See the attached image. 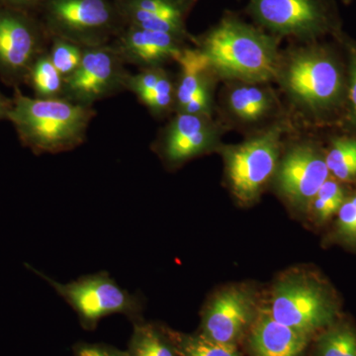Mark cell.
Here are the masks:
<instances>
[{
    "instance_id": "obj_1",
    "label": "cell",
    "mask_w": 356,
    "mask_h": 356,
    "mask_svg": "<svg viewBox=\"0 0 356 356\" xmlns=\"http://www.w3.org/2000/svg\"><path fill=\"white\" fill-rule=\"evenodd\" d=\"M273 83L290 117L306 125H323L344 113L348 74L327 44L294 42L281 50Z\"/></svg>"
},
{
    "instance_id": "obj_2",
    "label": "cell",
    "mask_w": 356,
    "mask_h": 356,
    "mask_svg": "<svg viewBox=\"0 0 356 356\" xmlns=\"http://www.w3.org/2000/svg\"><path fill=\"white\" fill-rule=\"evenodd\" d=\"M281 40L234 11L194 36L192 46L202 51L220 81L274 83Z\"/></svg>"
},
{
    "instance_id": "obj_3",
    "label": "cell",
    "mask_w": 356,
    "mask_h": 356,
    "mask_svg": "<svg viewBox=\"0 0 356 356\" xmlns=\"http://www.w3.org/2000/svg\"><path fill=\"white\" fill-rule=\"evenodd\" d=\"M95 116V106L65 97H29L16 90L7 119L35 154H56L81 146Z\"/></svg>"
},
{
    "instance_id": "obj_4",
    "label": "cell",
    "mask_w": 356,
    "mask_h": 356,
    "mask_svg": "<svg viewBox=\"0 0 356 356\" xmlns=\"http://www.w3.org/2000/svg\"><path fill=\"white\" fill-rule=\"evenodd\" d=\"M291 119L278 122L261 132L247 136L236 145H222L219 153L232 193L243 204L254 202L273 179L284 147L292 133Z\"/></svg>"
},
{
    "instance_id": "obj_5",
    "label": "cell",
    "mask_w": 356,
    "mask_h": 356,
    "mask_svg": "<svg viewBox=\"0 0 356 356\" xmlns=\"http://www.w3.org/2000/svg\"><path fill=\"white\" fill-rule=\"evenodd\" d=\"M245 11L264 31L296 43L341 32L334 0H248Z\"/></svg>"
},
{
    "instance_id": "obj_6",
    "label": "cell",
    "mask_w": 356,
    "mask_h": 356,
    "mask_svg": "<svg viewBox=\"0 0 356 356\" xmlns=\"http://www.w3.org/2000/svg\"><path fill=\"white\" fill-rule=\"evenodd\" d=\"M36 14L50 37L84 48L111 43L125 27L115 0H43Z\"/></svg>"
},
{
    "instance_id": "obj_7",
    "label": "cell",
    "mask_w": 356,
    "mask_h": 356,
    "mask_svg": "<svg viewBox=\"0 0 356 356\" xmlns=\"http://www.w3.org/2000/svg\"><path fill=\"white\" fill-rule=\"evenodd\" d=\"M216 99L217 120L227 130L252 135L290 118L280 91L271 83L222 81Z\"/></svg>"
},
{
    "instance_id": "obj_8",
    "label": "cell",
    "mask_w": 356,
    "mask_h": 356,
    "mask_svg": "<svg viewBox=\"0 0 356 356\" xmlns=\"http://www.w3.org/2000/svg\"><path fill=\"white\" fill-rule=\"evenodd\" d=\"M37 274L48 281L74 309L83 329L95 330L102 318L112 314H123L133 323L142 320V300L119 286L108 273L90 274L69 283H60Z\"/></svg>"
},
{
    "instance_id": "obj_9",
    "label": "cell",
    "mask_w": 356,
    "mask_h": 356,
    "mask_svg": "<svg viewBox=\"0 0 356 356\" xmlns=\"http://www.w3.org/2000/svg\"><path fill=\"white\" fill-rule=\"evenodd\" d=\"M274 320L312 337L337 320V309L317 281L290 276L274 287L270 308Z\"/></svg>"
},
{
    "instance_id": "obj_10",
    "label": "cell",
    "mask_w": 356,
    "mask_h": 356,
    "mask_svg": "<svg viewBox=\"0 0 356 356\" xmlns=\"http://www.w3.org/2000/svg\"><path fill=\"white\" fill-rule=\"evenodd\" d=\"M51 37L36 13L0 4V76L26 81L33 64L48 51Z\"/></svg>"
},
{
    "instance_id": "obj_11",
    "label": "cell",
    "mask_w": 356,
    "mask_h": 356,
    "mask_svg": "<svg viewBox=\"0 0 356 356\" xmlns=\"http://www.w3.org/2000/svg\"><path fill=\"white\" fill-rule=\"evenodd\" d=\"M228 132L216 117L175 113L159 129L152 149L166 168H180L191 159L219 152Z\"/></svg>"
},
{
    "instance_id": "obj_12",
    "label": "cell",
    "mask_w": 356,
    "mask_h": 356,
    "mask_svg": "<svg viewBox=\"0 0 356 356\" xmlns=\"http://www.w3.org/2000/svg\"><path fill=\"white\" fill-rule=\"evenodd\" d=\"M330 177L325 152L320 145L310 139H297L286 147L284 144L273 180L285 200L300 210H308Z\"/></svg>"
},
{
    "instance_id": "obj_13",
    "label": "cell",
    "mask_w": 356,
    "mask_h": 356,
    "mask_svg": "<svg viewBox=\"0 0 356 356\" xmlns=\"http://www.w3.org/2000/svg\"><path fill=\"white\" fill-rule=\"evenodd\" d=\"M130 74L111 44L88 47L79 67L65 79L64 97L95 106L96 102L126 91Z\"/></svg>"
},
{
    "instance_id": "obj_14",
    "label": "cell",
    "mask_w": 356,
    "mask_h": 356,
    "mask_svg": "<svg viewBox=\"0 0 356 356\" xmlns=\"http://www.w3.org/2000/svg\"><path fill=\"white\" fill-rule=\"evenodd\" d=\"M175 64V113L215 117L217 86L221 81L208 58L189 44Z\"/></svg>"
},
{
    "instance_id": "obj_15",
    "label": "cell",
    "mask_w": 356,
    "mask_h": 356,
    "mask_svg": "<svg viewBox=\"0 0 356 356\" xmlns=\"http://www.w3.org/2000/svg\"><path fill=\"white\" fill-rule=\"evenodd\" d=\"M257 315L252 293L245 288H228L204 309L198 334L216 343L238 346L247 336Z\"/></svg>"
},
{
    "instance_id": "obj_16",
    "label": "cell",
    "mask_w": 356,
    "mask_h": 356,
    "mask_svg": "<svg viewBox=\"0 0 356 356\" xmlns=\"http://www.w3.org/2000/svg\"><path fill=\"white\" fill-rule=\"evenodd\" d=\"M110 44L124 64L144 70L177 63L191 43L168 33L126 25Z\"/></svg>"
},
{
    "instance_id": "obj_17",
    "label": "cell",
    "mask_w": 356,
    "mask_h": 356,
    "mask_svg": "<svg viewBox=\"0 0 356 356\" xmlns=\"http://www.w3.org/2000/svg\"><path fill=\"white\" fill-rule=\"evenodd\" d=\"M126 25L168 33L193 42L187 19L199 0H115Z\"/></svg>"
},
{
    "instance_id": "obj_18",
    "label": "cell",
    "mask_w": 356,
    "mask_h": 356,
    "mask_svg": "<svg viewBox=\"0 0 356 356\" xmlns=\"http://www.w3.org/2000/svg\"><path fill=\"white\" fill-rule=\"evenodd\" d=\"M245 339L248 356H304L313 337L281 324L264 309Z\"/></svg>"
},
{
    "instance_id": "obj_19",
    "label": "cell",
    "mask_w": 356,
    "mask_h": 356,
    "mask_svg": "<svg viewBox=\"0 0 356 356\" xmlns=\"http://www.w3.org/2000/svg\"><path fill=\"white\" fill-rule=\"evenodd\" d=\"M126 91L132 92L154 119H168L175 113V74L166 67L130 74Z\"/></svg>"
},
{
    "instance_id": "obj_20",
    "label": "cell",
    "mask_w": 356,
    "mask_h": 356,
    "mask_svg": "<svg viewBox=\"0 0 356 356\" xmlns=\"http://www.w3.org/2000/svg\"><path fill=\"white\" fill-rule=\"evenodd\" d=\"M133 324L128 356H180L175 331L143 320Z\"/></svg>"
},
{
    "instance_id": "obj_21",
    "label": "cell",
    "mask_w": 356,
    "mask_h": 356,
    "mask_svg": "<svg viewBox=\"0 0 356 356\" xmlns=\"http://www.w3.org/2000/svg\"><path fill=\"white\" fill-rule=\"evenodd\" d=\"M313 356H356V327L337 320L313 337Z\"/></svg>"
},
{
    "instance_id": "obj_22",
    "label": "cell",
    "mask_w": 356,
    "mask_h": 356,
    "mask_svg": "<svg viewBox=\"0 0 356 356\" xmlns=\"http://www.w3.org/2000/svg\"><path fill=\"white\" fill-rule=\"evenodd\" d=\"M26 81L34 91L35 97H64L65 79L51 63L48 51L35 60Z\"/></svg>"
},
{
    "instance_id": "obj_23",
    "label": "cell",
    "mask_w": 356,
    "mask_h": 356,
    "mask_svg": "<svg viewBox=\"0 0 356 356\" xmlns=\"http://www.w3.org/2000/svg\"><path fill=\"white\" fill-rule=\"evenodd\" d=\"M325 163L330 175L341 182L356 179V139L337 138L325 152Z\"/></svg>"
},
{
    "instance_id": "obj_24",
    "label": "cell",
    "mask_w": 356,
    "mask_h": 356,
    "mask_svg": "<svg viewBox=\"0 0 356 356\" xmlns=\"http://www.w3.org/2000/svg\"><path fill=\"white\" fill-rule=\"evenodd\" d=\"M346 197L343 182L330 177L318 189L308 210L316 221L325 222L337 214Z\"/></svg>"
},
{
    "instance_id": "obj_25",
    "label": "cell",
    "mask_w": 356,
    "mask_h": 356,
    "mask_svg": "<svg viewBox=\"0 0 356 356\" xmlns=\"http://www.w3.org/2000/svg\"><path fill=\"white\" fill-rule=\"evenodd\" d=\"M180 356H243L238 346L211 341L200 334L175 332Z\"/></svg>"
},
{
    "instance_id": "obj_26",
    "label": "cell",
    "mask_w": 356,
    "mask_h": 356,
    "mask_svg": "<svg viewBox=\"0 0 356 356\" xmlns=\"http://www.w3.org/2000/svg\"><path fill=\"white\" fill-rule=\"evenodd\" d=\"M84 47L69 40L51 37L48 55L56 69L65 79L72 76L83 60Z\"/></svg>"
},
{
    "instance_id": "obj_27",
    "label": "cell",
    "mask_w": 356,
    "mask_h": 356,
    "mask_svg": "<svg viewBox=\"0 0 356 356\" xmlns=\"http://www.w3.org/2000/svg\"><path fill=\"white\" fill-rule=\"evenodd\" d=\"M337 38L343 42L348 53V92H346L344 121L348 127L356 130V43L350 41L343 33H339Z\"/></svg>"
},
{
    "instance_id": "obj_28",
    "label": "cell",
    "mask_w": 356,
    "mask_h": 356,
    "mask_svg": "<svg viewBox=\"0 0 356 356\" xmlns=\"http://www.w3.org/2000/svg\"><path fill=\"white\" fill-rule=\"evenodd\" d=\"M337 215L339 235L348 242L356 243V192L346 197Z\"/></svg>"
},
{
    "instance_id": "obj_29",
    "label": "cell",
    "mask_w": 356,
    "mask_h": 356,
    "mask_svg": "<svg viewBox=\"0 0 356 356\" xmlns=\"http://www.w3.org/2000/svg\"><path fill=\"white\" fill-rule=\"evenodd\" d=\"M74 356H128L127 351L104 343H77Z\"/></svg>"
},
{
    "instance_id": "obj_30",
    "label": "cell",
    "mask_w": 356,
    "mask_h": 356,
    "mask_svg": "<svg viewBox=\"0 0 356 356\" xmlns=\"http://www.w3.org/2000/svg\"><path fill=\"white\" fill-rule=\"evenodd\" d=\"M42 2L43 0H0V4L2 6L32 13H36Z\"/></svg>"
},
{
    "instance_id": "obj_31",
    "label": "cell",
    "mask_w": 356,
    "mask_h": 356,
    "mask_svg": "<svg viewBox=\"0 0 356 356\" xmlns=\"http://www.w3.org/2000/svg\"><path fill=\"white\" fill-rule=\"evenodd\" d=\"M11 107V102L6 99L3 95L0 93V119L7 118L9 109Z\"/></svg>"
},
{
    "instance_id": "obj_32",
    "label": "cell",
    "mask_w": 356,
    "mask_h": 356,
    "mask_svg": "<svg viewBox=\"0 0 356 356\" xmlns=\"http://www.w3.org/2000/svg\"><path fill=\"white\" fill-rule=\"evenodd\" d=\"M343 1L344 2V3H350L351 1H353V0H343Z\"/></svg>"
}]
</instances>
